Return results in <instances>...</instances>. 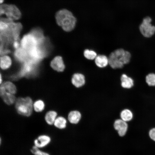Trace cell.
Segmentation results:
<instances>
[{
	"mask_svg": "<svg viewBox=\"0 0 155 155\" xmlns=\"http://www.w3.org/2000/svg\"><path fill=\"white\" fill-rule=\"evenodd\" d=\"M55 19L58 25L66 32H70L75 28L77 20L69 10L63 9L58 11L55 15Z\"/></svg>",
	"mask_w": 155,
	"mask_h": 155,
	"instance_id": "cell-1",
	"label": "cell"
},
{
	"mask_svg": "<svg viewBox=\"0 0 155 155\" xmlns=\"http://www.w3.org/2000/svg\"><path fill=\"white\" fill-rule=\"evenodd\" d=\"M131 55L129 52L122 49L115 50L109 55L108 65L113 69L121 68L124 64L128 63Z\"/></svg>",
	"mask_w": 155,
	"mask_h": 155,
	"instance_id": "cell-2",
	"label": "cell"
},
{
	"mask_svg": "<svg viewBox=\"0 0 155 155\" xmlns=\"http://www.w3.org/2000/svg\"><path fill=\"white\" fill-rule=\"evenodd\" d=\"M15 103V108L19 114L26 117L31 115L33 110V102L30 97H19L16 99Z\"/></svg>",
	"mask_w": 155,
	"mask_h": 155,
	"instance_id": "cell-3",
	"label": "cell"
},
{
	"mask_svg": "<svg viewBox=\"0 0 155 155\" xmlns=\"http://www.w3.org/2000/svg\"><path fill=\"white\" fill-rule=\"evenodd\" d=\"M0 14L5 15V17L13 21L19 20L21 16V13L18 8L12 4H2L0 5Z\"/></svg>",
	"mask_w": 155,
	"mask_h": 155,
	"instance_id": "cell-4",
	"label": "cell"
},
{
	"mask_svg": "<svg viewBox=\"0 0 155 155\" xmlns=\"http://www.w3.org/2000/svg\"><path fill=\"white\" fill-rule=\"evenodd\" d=\"M38 63L30 59L23 63L19 72V77L29 78L34 76L36 73Z\"/></svg>",
	"mask_w": 155,
	"mask_h": 155,
	"instance_id": "cell-5",
	"label": "cell"
},
{
	"mask_svg": "<svg viewBox=\"0 0 155 155\" xmlns=\"http://www.w3.org/2000/svg\"><path fill=\"white\" fill-rule=\"evenodd\" d=\"M152 21L150 17L146 16L143 18L140 26V31L144 37H150L155 33V26L151 24Z\"/></svg>",
	"mask_w": 155,
	"mask_h": 155,
	"instance_id": "cell-6",
	"label": "cell"
},
{
	"mask_svg": "<svg viewBox=\"0 0 155 155\" xmlns=\"http://www.w3.org/2000/svg\"><path fill=\"white\" fill-rule=\"evenodd\" d=\"M20 46L28 53L38 45L37 40L30 32L25 34L20 41Z\"/></svg>",
	"mask_w": 155,
	"mask_h": 155,
	"instance_id": "cell-7",
	"label": "cell"
},
{
	"mask_svg": "<svg viewBox=\"0 0 155 155\" xmlns=\"http://www.w3.org/2000/svg\"><path fill=\"white\" fill-rule=\"evenodd\" d=\"M51 138L49 135L46 134L39 135L34 140V145L42 149L48 146L51 143Z\"/></svg>",
	"mask_w": 155,
	"mask_h": 155,
	"instance_id": "cell-8",
	"label": "cell"
},
{
	"mask_svg": "<svg viewBox=\"0 0 155 155\" xmlns=\"http://www.w3.org/2000/svg\"><path fill=\"white\" fill-rule=\"evenodd\" d=\"M113 127L117 131L119 136L123 137L126 133L128 126L127 122L121 119H118L115 121Z\"/></svg>",
	"mask_w": 155,
	"mask_h": 155,
	"instance_id": "cell-9",
	"label": "cell"
},
{
	"mask_svg": "<svg viewBox=\"0 0 155 155\" xmlns=\"http://www.w3.org/2000/svg\"><path fill=\"white\" fill-rule=\"evenodd\" d=\"M50 65L53 69L59 72L63 71L65 68L62 57L60 56H56L53 59L51 62Z\"/></svg>",
	"mask_w": 155,
	"mask_h": 155,
	"instance_id": "cell-10",
	"label": "cell"
},
{
	"mask_svg": "<svg viewBox=\"0 0 155 155\" xmlns=\"http://www.w3.org/2000/svg\"><path fill=\"white\" fill-rule=\"evenodd\" d=\"M14 55L17 61L23 63L30 59L28 52L21 46L15 49Z\"/></svg>",
	"mask_w": 155,
	"mask_h": 155,
	"instance_id": "cell-11",
	"label": "cell"
},
{
	"mask_svg": "<svg viewBox=\"0 0 155 155\" xmlns=\"http://www.w3.org/2000/svg\"><path fill=\"white\" fill-rule=\"evenodd\" d=\"M0 93L3 92H8L15 94L17 91V89L15 85L10 81H6L1 84Z\"/></svg>",
	"mask_w": 155,
	"mask_h": 155,
	"instance_id": "cell-12",
	"label": "cell"
},
{
	"mask_svg": "<svg viewBox=\"0 0 155 155\" xmlns=\"http://www.w3.org/2000/svg\"><path fill=\"white\" fill-rule=\"evenodd\" d=\"M85 81L84 75L80 73H74L71 78V83L75 87L78 88L84 86L85 84Z\"/></svg>",
	"mask_w": 155,
	"mask_h": 155,
	"instance_id": "cell-13",
	"label": "cell"
},
{
	"mask_svg": "<svg viewBox=\"0 0 155 155\" xmlns=\"http://www.w3.org/2000/svg\"><path fill=\"white\" fill-rule=\"evenodd\" d=\"M30 32L34 35L37 40L38 46L42 44L45 41L46 38L44 37L43 32L41 29L35 28L31 30Z\"/></svg>",
	"mask_w": 155,
	"mask_h": 155,
	"instance_id": "cell-14",
	"label": "cell"
},
{
	"mask_svg": "<svg viewBox=\"0 0 155 155\" xmlns=\"http://www.w3.org/2000/svg\"><path fill=\"white\" fill-rule=\"evenodd\" d=\"M96 65L100 68L106 67L108 65V59L106 56L103 55H97L94 59Z\"/></svg>",
	"mask_w": 155,
	"mask_h": 155,
	"instance_id": "cell-15",
	"label": "cell"
},
{
	"mask_svg": "<svg viewBox=\"0 0 155 155\" xmlns=\"http://www.w3.org/2000/svg\"><path fill=\"white\" fill-rule=\"evenodd\" d=\"M0 96L4 103L8 105L15 103L16 99L15 94L8 92L0 93Z\"/></svg>",
	"mask_w": 155,
	"mask_h": 155,
	"instance_id": "cell-16",
	"label": "cell"
},
{
	"mask_svg": "<svg viewBox=\"0 0 155 155\" xmlns=\"http://www.w3.org/2000/svg\"><path fill=\"white\" fill-rule=\"evenodd\" d=\"M67 118L68 121L71 123L76 124L80 120L81 118V114L78 111H72L69 113Z\"/></svg>",
	"mask_w": 155,
	"mask_h": 155,
	"instance_id": "cell-17",
	"label": "cell"
},
{
	"mask_svg": "<svg viewBox=\"0 0 155 155\" xmlns=\"http://www.w3.org/2000/svg\"><path fill=\"white\" fill-rule=\"evenodd\" d=\"M121 85L125 88L130 89L133 86V80L125 74H123L121 77Z\"/></svg>",
	"mask_w": 155,
	"mask_h": 155,
	"instance_id": "cell-18",
	"label": "cell"
},
{
	"mask_svg": "<svg viewBox=\"0 0 155 155\" xmlns=\"http://www.w3.org/2000/svg\"><path fill=\"white\" fill-rule=\"evenodd\" d=\"M57 112L53 110H50L47 112L44 116V119L46 123L50 125H53L57 118Z\"/></svg>",
	"mask_w": 155,
	"mask_h": 155,
	"instance_id": "cell-19",
	"label": "cell"
},
{
	"mask_svg": "<svg viewBox=\"0 0 155 155\" xmlns=\"http://www.w3.org/2000/svg\"><path fill=\"white\" fill-rule=\"evenodd\" d=\"M0 67L3 70L9 68L11 65V60L9 56L6 55L2 56L0 57Z\"/></svg>",
	"mask_w": 155,
	"mask_h": 155,
	"instance_id": "cell-20",
	"label": "cell"
},
{
	"mask_svg": "<svg viewBox=\"0 0 155 155\" xmlns=\"http://www.w3.org/2000/svg\"><path fill=\"white\" fill-rule=\"evenodd\" d=\"M120 116L121 119L127 122L131 121L132 119L133 114L130 110L125 109L121 112Z\"/></svg>",
	"mask_w": 155,
	"mask_h": 155,
	"instance_id": "cell-21",
	"label": "cell"
},
{
	"mask_svg": "<svg viewBox=\"0 0 155 155\" xmlns=\"http://www.w3.org/2000/svg\"><path fill=\"white\" fill-rule=\"evenodd\" d=\"M67 120L62 116H59L56 118L53 125L56 128L59 129H63L66 127Z\"/></svg>",
	"mask_w": 155,
	"mask_h": 155,
	"instance_id": "cell-22",
	"label": "cell"
},
{
	"mask_svg": "<svg viewBox=\"0 0 155 155\" xmlns=\"http://www.w3.org/2000/svg\"><path fill=\"white\" fill-rule=\"evenodd\" d=\"M45 107V103L44 101L42 100H38L33 103V110L36 112H42L44 110Z\"/></svg>",
	"mask_w": 155,
	"mask_h": 155,
	"instance_id": "cell-23",
	"label": "cell"
},
{
	"mask_svg": "<svg viewBox=\"0 0 155 155\" xmlns=\"http://www.w3.org/2000/svg\"><path fill=\"white\" fill-rule=\"evenodd\" d=\"M83 54L86 58L89 60L94 59L97 55L95 51L88 49L84 50Z\"/></svg>",
	"mask_w": 155,
	"mask_h": 155,
	"instance_id": "cell-24",
	"label": "cell"
},
{
	"mask_svg": "<svg viewBox=\"0 0 155 155\" xmlns=\"http://www.w3.org/2000/svg\"><path fill=\"white\" fill-rule=\"evenodd\" d=\"M30 151L33 155H51L48 152L43 150L34 145L30 148Z\"/></svg>",
	"mask_w": 155,
	"mask_h": 155,
	"instance_id": "cell-25",
	"label": "cell"
},
{
	"mask_svg": "<svg viewBox=\"0 0 155 155\" xmlns=\"http://www.w3.org/2000/svg\"><path fill=\"white\" fill-rule=\"evenodd\" d=\"M146 81L149 86H155V74L150 73L146 77Z\"/></svg>",
	"mask_w": 155,
	"mask_h": 155,
	"instance_id": "cell-26",
	"label": "cell"
},
{
	"mask_svg": "<svg viewBox=\"0 0 155 155\" xmlns=\"http://www.w3.org/2000/svg\"><path fill=\"white\" fill-rule=\"evenodd\" d=\"M149 135L150 138L155 142V127L149 130Z\"/></svg>",
	"mask_w": 155,
	"mask_h": 155,
	"instance_id": "cell-27",
	"label": "cell"
},
{
	"mask_svg": "<svg viewBox=\"0 0 155 155\" xmlns=\"http://www.w3.org/2000/svg\"><path fill=\"white\" fill-rule=\"evenodd\" d=\"M8 27L7 23L3 21L0 20V31H2L6 29Z\"/></svg>",
	"mask_w": 155,
	"mask_h": 155,
	"instance_id": "cell-28",
	"label": "cell"
},
{
	"mask_svg": "<svg viewBox=\"0 0 155 155\" xmlns=\"http://www.w3.org/2000/svg\"><path fill=\"white\" fill-rule=\"evenodd\" d=\"M3 1H4V0H0V3L1 4L2 3H3Z\"/></svg>",
	"mask_w": 155,
	"mask_h": 155,
	"instance_id": "cell-29",
	"label": "cell"
}]
</instances>
